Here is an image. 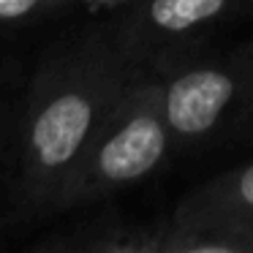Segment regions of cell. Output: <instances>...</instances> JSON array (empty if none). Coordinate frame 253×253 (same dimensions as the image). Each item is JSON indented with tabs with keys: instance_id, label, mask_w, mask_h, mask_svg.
<instances>
[{
	"instance_id": "6da1fadb",
	"label": "cell",
	"mask_w": 253,
	"mask_h": 253,
	"mask_svg": "<svg viewBox=\"0 0 253 253\" xmlns=\"http://www.w3.org/2000/svg\"><path fill=\"white\" fill-rule=\"evenodd\" d=\"M142 71L117 46L109 22L41 52L11 123L17 212L49 218L57 191Z\"/></svg>"
},
{
	"instance_id": "7a4b0ae2",
	"label": "cell",
	"mask_w": 253,
	"mask_h": 253,
	"mask_svg": "<svg viewBox=\"0 0 253 253\" xmlns=\"http://www.w3.org/2000/svg\"><path fill=\"white\" fill-rule=\"evenodd\" d=\"M174 150L207 153L253 142V55L212 46L153 66Z\"/></svg>"
},
{
	"instance_id": "3957f363",
	"label": "cell",
	"mask_w": 253,
	"mask_h": 253,
	"mask_svg": "<svg viewBox=\"0 0 253 253\" xmlns=\"http://www.w3.org/2000/svg\"><path fill=\"white\" fill-rule=\"evenodd\" d=\"M177 155L161 104V82L144 68L126 90L52 202L49 218L93 207L166 169Z\"/></svg>"
},
{
	"instance_id": "277c9868",
	"label": "cell",
	"mask_w": 253,
	"mask_h": 253,
	"mask_svg": "<svg viewBox=\"0 0 253 253\" xmlns=\"http://www.w3.org/2000/svg\"><path fill=\"white\" fill-rule=\"evenodd\" d=\"M253 14V0H128L109 30L117 46L144 68L207 49L229 25Z\"/></svg>"
},
{
	"instance_id": "5b68a950",
	"label": "cell",
	"mask_w": 253,
	"mask_h": 253,
	"mask_svg": "<svg viewBox=\"0 0 253 253\" xmlns=\"http://www.w3.org/2000/svg\"><path fill=\"white\" fill-rule=\"evenodd\" d=\"M28 248L41 253H161V229L158 218L139 220L104 210Z\"/></svg>"
},
{
	"instance_id": "8992f818",
	"label": "cell",
	"mask_w": 253,
	"mask_h": 253,
	"mask_svg": "<svg viewBox=\"0 0 253 253\" xmlns=\"http://www.w3.org/2000/svg\"><path fill=\"white\" fill-rule=\"evenodd\" d=\"M169 215L180 223L253 226V161L220 171L182 193Z\"/></svg>"
},
{
	"instance_id": "52a82bcc",
	"label": "cell",
	"mask_w": 253,
	"mask_h": 253,
	"mask_svg": "<svg viewBox=\"0 0 253 253\" xmlns=\"http://www.w3.org/2000/svg\"><path fill=\"white\" fill-rule=\"evenodd\" d=\"M71 11V0H0V33L41 25Z\"/></svg>"
},
{
	"instance_id": "ba28073f",
	"label": "cell",
	"mask_w": 253,
	"mask_h": 253,
	"mask_svg": "<svg viewBox=\"0 0 253 253\" xmlns=\"http://www.w3.org/2000/svg\"><path fill=\"white\" fill-rule=\"evenodd\" d=\"M126 3L128 0H71V8L84 6V8H117L120 11Z\"/></svg>"
},
{
	"instance_id": "9c48e42d",
	"label": "cell",
	"mask_w": 253,
	"mask_h": 253,
	"mask_svg": "<svg viewBox=\"0 0 253 253\" xmlns=\"http://www.w3.org/2000/svg\"><path fill=\"white\" fill-rule=\"evenodd\" d=\"M3 177H8L11 180V188H14V164L11 161H6V155H3V147H0V196H3Z\"/></svg>"
},
{
	"instance_id": "30bf717a",
	"label": "cell",
	"mask_w": 253,
	"mask_h": 253,
	"mask_svg": "<svg viewBox=\"0 0 253 253\" xmlns=\"http://www.w3.org/2000/svg\"><path fill=\"white\" fill-rule=\"evenodd\" d=\"M245 49H248V52H251V55H253V39H251V41H245Z\"/></svg>"
}]
</instances>
